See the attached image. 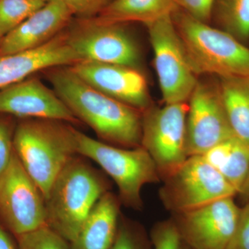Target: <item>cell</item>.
<instances>
[{
    "label": "cell",
    "instance_id": "8992f818",
    "mask_svg": "<svg viewBox=\"0 0 249 249\" xmlns=\"http://www.w3.org/2000/svg\"><path fill=\"white\" fill-rule=\"evenodd\" d=\"M163 181L160 199L173 214L189 212L237 196L235 188L202 155L188 157L175 173Z\"/></svg>",
    "mask_w": 249,
    "mask_h": 249
},
{
    "label": "cell",
    "instance_id": "f546056e",
    "mask_svg": "<svg viewBox=\"0 0 249 249\" xmlns=\"http://www.w3.org/2000/svg\"><path fill=\"white\" fill-rule=\"evenodd\" d=\"M0 249H17L12 239L0 222Z\"/></svg>",
    "mask_w": 249,
    "mask_h": 249
},
{
    "label": "cell",
    "instance_id": "d6986e66",
    "mask_svg": "<svg viewBox=\"0 0 249 249\" xmlns=\"http://www.w3.org/2000/svg\"><path fill=\"white\" fill-rule=\"evenodd\" d=\"M238 193L249 173V148L235 137L202 155Z\"/></svg>",
    "mask_w": 249,
    "mask_h": 249
},
{
    "label": "cell",
    "instance_id": "603a6c76",
    "mask_svg": "<svg viewBox=\"0 0 249 249\" xmlns=\"http://www.w3.org/2000/svg\"><path fill=\"white\" fill-rule=\"evenodd\" d=\"M16 237L18 249H70V243L47 226Z\"/></svg>",
    "mask_w": 249,
    "mask_h": 249
},
{
    "label": "cell",
    "instance_id": "7402d4cb",
    "mask_svg": "<svg viewBox=\"0 0 249 249\" xmlns=\"http://www.w3.org/2000/svg\"><path fill=\"white\" fill-rule=\"evenodd\" d=\"M45 4L39 0H0V35H7Z\"/></svg>",
    "mask_w": 249,
    "mask_h": 249
},
{
    "label": "cell",
    "instance_id": "7c38bea8",
    "mask_svg": "<svg viewBox=\"0 0 249 249\" xmlns=\"http://www.w3.org/2000/svg\"><path fill=\"white\" fill-rule=\"evenodd\" d=\"M234 197L173 214L182 242L192 249H225L235 232L241 208Z\"/></svg>",
    "mask_w": 249,
    "mask_h": 249
},
{
    "label": "cell",
    "instance_id": "4fadbf2b",
    "mask_svg": "<svg viewBox=\"0 0 249 249\" xmlns=\"http://www.w3.org/2000/svg\"><path fill=\"white\" fill-rule=\"evenodd\" d=\"M70 67L87 83L116 101L142 112L151 106L146 78L139 69L93 61Z\"/></svg>",
    "mask_w": 249,
    "mask_h": 249
},
{
    "label": "cell",
    "instance_id": "2e32d148",
    "mask_svg": "<svg viewBox=\"0 0 249 249\" xmlns=\"http://www.w3.org/2000/svg\"><path fill=\"white\" fill-rule=\"evenodd\" d=\"M73 16L62 0H51L0 42V55L37 48L65 30Z\"/></svg>",
    "mask_w": 249,
    "mask_h": 249
},
{
    "label": "cell",
    "instance_id": "83f0119b",
    "mask_svg": "<svg viewBox=\"0 0 249 249\" xmlns=\"http://www.w3.org/2000/svg\"><path fill=\"white\" fill-rule=\"evenodd\" d=\"M225 249H249V202L241 208L237 227Z\"/></svg>",
    "mask_w": 249,
    "mask_h": 249
},
{
    "label": "cell",
    "instance_id": "30bf717a",
    "mask_svg": "<svg viewBox=\"0 0 249 249\" xmlns=\"http://www.w3.org/2000/svg\"><path fill=\"white\" fill-rule=\"evenodd\" d=\"M67 30V40L80 61L116 64L139 69L140 50L122 24H107L96 18H83Z\"/></svg>",
    "mask_w": 249,
    "mask_h": 249
},
{
    "label": "cell",
    "instance_id": "6da1fadb",
    "mask_svg": "<svg viewBox=\"0 0 249 249\" xmlns=\"http://www.w3.org/2000/svg\"><path fill=\"white\" fill-rule=\"evenodd\" d=\"M44 71L59 97L101 142L124 148L142 146V111L95 89L70 66Z\"/></svg>",
    "mask_w": 249,
    "mask_h": 249
},
{
    "label": "cell",
    "instance_id": "44dd1931",
    "mask_svg": "<svg viewBox=\"0 0 249 249\" xmlns=\"http://www.w3.org/2000/svg\"><path fill=\"white\" fill-rule=\"evenodd\" d=\"M211 19L242 43L249 40V0H214Z\"/></svg>",
    "mask_w": 249,
    "mask_h": 249
},
{
    "label": "cell",
    "instance_id": "5b68a950",
    "mask_svg": "<svg viewBox=\"0 0 249 249\" xmlns=\"http://www.w3.org/2000/svg\"><path fill=\"white\" fill-rule=\"evenodd\" d=\"M76 152L96 162L116 183L121 204L141 210L143 186L160 181L152 157L142 146L124 148L96 140L75 128Z\"/></svg>",
    "mask_w": 249,
    "mask_h": 249
},
{
    "label": "cell",
    "instance_id": "1f68e13d",
    "mask_svg": "<svg viewBox=\"0 0 249 249\" xmlns=\"http://www.w3.org/2000/svg\"><path fill=\"white\" fill-rule=\"evenodd\" d=\"M179 249H192L188 247L186 245H185L183 242H181V246H180Z\"/></svg>",
    "mask_w": 249,
    "mask_h": 249
},
{
    "label": "cell",
    "instance_id": "ffe728a7",
    "mask_svg": "<svg viewBox=\"0 0 249 249\" xmlns=\"http://www.w3.org/2000/svg\"><path fill=\"white\" fill-rule=\"evenodd\" d=\"M218 80L232 134L249 148V78L229 77Z\"/></svg>",
    "mask_w": 249,
    "mask_h": 249
},
{
    "label": "cell",
    "instance_id": "484cf974",
    "mask_svg": "<svg viewBox=\"0 0 249 249\" xmlns=\"http://www.w3.org/2000/svg\"><path fill=\"white\" fill-rule=\"evenodd\" d=\"M16 126L11 116L0 114V175L7 168L14 152Z\"/></svg>",
    "mask_w": 249,
    "mask_h": 249
},
{
    "label": "cell",
    "instance_id": "4316f807",
    "mask_svg": "<svg viewBox=\"0 0 249 249\" xmlns=\"http://www.w3.org/2000/svg\"><path fill=\"white\" fill-rule=\"evenodd\" d=\"M214 0H175L178 9L201 22L209 24Z\"/></svg>",
    "mask_w": 249,
    "mask_h": 249
},
{
    "label": "cell",
    "instance_id": "836d02e7",
    "mask_svg": "<svg viewBox=\"0 0 249 249\" xmlns=\"http://www.w3.org/2000/svg\"><path fill=\"white\" fill-rule=\"evenodd\" d=\"M1 39H2V37L0 35V42H1Z\"/></svg>",
    "mask_w": 249,
    "mask_h": 249
},
{
    "label": "cell",
    "instance_id": "277c9868",
    "mask_svg": "<svg viewBox=\"0 0 249 249\" xmlns=\"http://www.w3.org/2000/svg\"><path fill=\"white\" fill-rule=\"evenodd\" d=\"M172 19L196 76L249 78V49L245 44L178 8Z\"/></svg>",
    "mask_w": 249,
    "mask_h": 249
},
{
    "label": "cell",
    "instance_id": "5bb4252c",
    "mask_svg": "<svg viewBox=\"0 0 249 249\" xmlns=\"http://www.w3.org/2000/svg\"><path fill=\"white\" fill-rule=\"evenodd\" d=\"M0 114L82 124L55 91L37 78H27L0 89Z\"/></svg>",
    "mask_w": 249,
    "mask_h": 249
},
{
    "label": "cell",
    "instance_id": "3957f363",
    "mask_svg": "<svg viewBox=\"0 0 249 249\" xmlns=\"http://www.w3.org/2000/svg\"><path fill=\"white\" fill-rule=\"evenodd\" d=\"M74 127L63 121L23 119L15 129L19 161L47 199L52 185L76 152Z\"/></svg>",
    "mask_w": 249,
    "mask_h": 249
},
{
    "label": "cell",
    "instance_id": "9c48e42d",
    "mask_svg": "<svg viewBox=\"0 0 249 249\" xmlns=\"http://www.w3.org/2000/svg\"><path fill=\"white\" fill-rule=\"evenodd\" d=\"M0 220L16 237L47 226L45 198L15 152L0 175Z\"/></svg>",
    "mask_w": 249,
    "mask_h": 249
},
{
    "label": "cell",
    "instance_id": "ac0fdd59",
    "mask_svg": "<svg viewBox=\"0 0 249 249\" xmlns=\"http://www.w3.org/2000/svg\"><path fill=\"white\" fill-rule=\"evenodd\" d=\"M178 8L175 0H112L95 18L107 24L141 22L147 26L171 16Z\"/></svg>",
    "mask_w": 249,
    "mask_h": 249
},
{
    "label": "cell",
    "instance_id": "cb8c5ba5",
    "mask_svg": "<svg viewBox=\"0 0 249 249\" xmlns=\"http://www.w3.org/2000/svg\"><path fill=\"white\" fill-rule=\"evenodd\" d=\"M111 249H148L143 234L133 223L120 217L117 234Z\"/></svg>",
    "mask_w": 249,
    "mask_h": 249
},
{
    "label": "cell",
    "instance_id": "7a4b0ae2",
    "mask_svg": "<svg viewBox=\"0 0 249 249\" xmlns=\"http://www.w3.org/2000/svg\"><path fill=\"white\" fill-rule=\"evenodd\" d=\"M110 187L103 173L82 156H74L54 181L45 200L47 227L70 243Z\"/></svg>",
    "mask_w": 249,
    "mask_h": 249
},
{
    "label": "cell",
    "instance_id": "d4e9b609",
    "mask_svg": "<svg viewBox=\"0 0 249 249\" xmlns=\"http://www.w3.org/2000/svg\"><path fill=\"white\" fill-rule=\"evenodd\" d=\"M181 235L173 219L156 224L152 232L153 249H179Z\"/></svg>",
    "mask_w": 249,
    "mask_h": 249
},
{
    "label": "cell",
    "instance_id": "f1b7e54d",
    "mask_svg": "<svg viewBox=\"0 0 249 249\" xmlns=\"http://www.w3.org/2000/svg\"><path fill=\"white\" fill-rule=\"evenodd\" d=\"M73 15L91 18L98 15L112 0H62Z\"/></svg>",
    "mask_w": 249,
    "mask_h": 249
},
{
    "label": "cell",
    "instance_id": "9a60e30c",
    "mask_svg": "<svg viewBox=\"0 0 249 249\" xmlns=\"http://www.w3.org/2000/svg\"><path fill=\"white\" fill-rule=\"evenodd\" d=\"M80 59L67 40L63 30L37 48L0 55V89L26 79L37 71L53 67L72 66Z\"/></svg>",
    "mask_w": 249,
    "mask_h": 249
},
{
    "label": "cell",
    "instance_id": "ba28073f",
    "mask_svg": "<svg viewBox=\"0 0 249 249\" xmlns=\"http://www.w3.org/2000/svg\"><path fill=\"white\" fill-rule=\"evenodd\" d=\"M165 104L188 102L198 82L171 16L146 26Z\"/></svg>",
    "mask_w": 249,
    "mask_h": 249
},
{
    "label": "cell",
    "instance_id": "4dcf8cb0",
    "mask_svg": "<svg viewBox=\"0 0 249 249\" xmlns=\"http://www.w3.org/2000/svg\"><path fill=\"white\" fill-rule=\"evenodd\" d=\"M237 196H240V199L245 204L249 202V173L245 183L242 185V188L237 193Z\"/></svg>",
    "mask_w": 249,
    "mask_h": 249
},
{
    "label": "cell",
    "instance_id": "52a82bcc",
    "mask_svg": "<svg viewBox=\"0 0 249 249\" xmlns=\"http://www.w3.org/2000/svg\"><path fill=\"white\" fill-rule=\"evenodd\" d=\"M188 103L150 106L142 112V146L155 162L164 181L183 164L186 151Z\"/></svg>",
    "mask_w": 249,
    "mask_h": 249
},
{
    "label": "cell",
    "instance_id": "e0dca14e",
    "mask_svg": "<svg viewBox=\"0 0 249 249\" xmlns=\"http://www.w3.org/2000/svg\"><path fill=\"white\" fill-rule=\"evenodd\" d=\"M119 196L110 191L101 196L80 229L70 249H111L120 219Z\"/></svg>",
    "mask_w": 249,
    "mask_h": 249
},
{
    "label": "cell",
    "instance_id": "8fae6325",
    "mask_svg": "<svg viewBox=\"0 0 249 249\" xmlns=\"http://www.w3.org/2000/svg\"><path fill=\"white\" fill-rule=\"evenodd\" d=\"M186 151L188 157L203 155L234 137L217 83L198 80L188 102Z\"/></svg>",
    "mask_w": 249,
    "mask_h": 249
},
{
    "label": "cell",
    "instance_id": "d6a6232c",
    "mask_svg": "<svg viewBox=\"0 0 249 249\" xmlns=\"http://www.w3.org/2000/svg\"><path fill=\"white\" fill-rule=\"evenodd\" d=\"M39 1H42L44 3L48 2V1H51V0H39Z\"/></svg>",
    "mask_w": 249,
    "mask_h": 249
}]
</instances>
